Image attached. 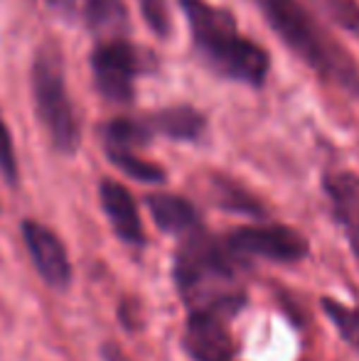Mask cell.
I'll return each mask as SVG.
<instances>
[{
    "label": "cell",
    "instance_id": "1",
    "mask_svg": "<svg viewBox=\"0 0 359 361\" xmlns=\"http://www.w3.org/2000/svg\"><path fill=\"white\" fill-rule=\"evenodd\" d=\"M197 54L214 74L246 86H261L269 76L271 59L264 47L236 30L226 10L207 0H180Z\"/></svg>",
    "mask_w": 359,
    "mask_h": 361
},
{
    "label": "cell",
    "instance_id": "2",
    "mask_svg": "<svg viewBox=\"0 0 359 361\" xmlns=\"http://www.w3.org/2000/svg\"><path fill=\"white\" fill-rule=\"evenodd\" d=\"M239 261L224 241L209 236L205 228L182 238L173 276L187 310L244 307L246 295L239 288Z\"/></svg>",
    "mask_w": 359,
    "mask_h": 361
},
{
    "label": "cell",
    "instance_id": "3",
    "mask_svg": "<svg viewBox=\"0 0 359 361\" xmlns=\"http://www.w3.org/2000/svg\"><path fill=\"white\" fill-rule=\"evenodd\" d=\"M276 35L327 81L359 96V69L355 59L332 35L303 8L300 0H254Z\"/></svg>",
    "mask_w": 359,
    "mask_h": 361
},
{
    "label": "cell",
    "instance_id": "4",
    "mask_svg": "<svg viewBox=\"0 0 359 361\" xmlns=\"http://www.w3.org/2000/svg\"><path fill=\"white\" fill-rule=\"evenodd\" d=\"M30 81H32L37 121L47 133L49 143L62 155L77 152L82 143V123L67 89L62 52L54 42H44L35 52Z\"/></svg>",
    "mask_w": 359,
    "mask_h": 361
},
{
    "label": "cell",
    "instance_id": "5",
    "mask_svg": "<svg viewBox=\"0 0 359 361\" xmlns=\"http://www.w3.org/2000/svg\"><path fill=\"white\" fill-rule=\"evenodd\" d=\"M226 248L236 258H266L276 263H296L308 256L305 236L296 228L278 226V224H266V226H239L226 233Z\"/></svg>",
    "mask_w": 359,
    "mask_h": 361
},
{
    "label": "cell",
    "instance_id": "6",
    "mask_svg": "<svg viewBox=\"0 0 359 361\" xmlns=\"http://www.w3.org/2000/svg\"><path fill=\"white\" fill-rule=\"evenodd\" d=\"M91 72L94 84L104 99L111 104H130L138 76V52L123 39L101 42L91 52Z\"/></svg>",
    "mask_w": 359,
    "mask_h": 361
},
{
    "label": "cell",
    "instance_id": "7",
    "mask_svg": "<svg viewBox=\"0 0 359 361\" xmlns=\"http://www.w3.org/2000/svg\"><path fill=\"white\" fill-rule=\"evenodd\" d=\"M236 312V307H207L190 312L182 347L192 361H231L234 339L229 324Z\"/></svg>",
    "mask_w": 359,
    "mask_h": 361
},
{
    "label": "cell",
    "instance_id": "8",
    "mask_svg": "<svg viewBox=\"0 0 359 361\" xmlns=\"http://www.w3.org/2000/svg\"><path fill=\"white\" fill-rule=\"evenodd\" d=\"M23 238L30 258H32V266L37 268V273L49 288L67 290L72 286V261H69V253L64 248L62 238L52 228L35 221V219H25Z\"/></svg>",
    "mask_w": 359,
    "mask_h": 361
},
{
    "label": "cell",
    "instance_id": "9",
    "mask_svg": "<svg viewBox=\"0 0 359 361\" xmlns=\"http://www.w3.org/2000/svg\"><path fill=\"white\" fill-rule=\"evenodd\" d=\"M99 200H101V209H104V214L109 219L116 236L123 243H128V246H143L145 231H143V221H140L133 195H130L121 182L101 180Z\"/></svg>",
    "mask_w": 359,
    "mask_h": 361
},
{
    "label": "cell",
    "instance_id": "10",
    "mask_svg": "<svg viewBox=\"0 0 359 361\" xmlns=\"http://www.w3.org/2000/svg\"><path fill=\"white\" fill-rule=\"evenodd\" d=\"M148 212L153 216V221L158 224L163 231L175 233V236H192V233L202 231V216L195 209L192 202H187L185 197L178 195H150L145 200Z\"/></svg>",
    "mask_w": 359,
    "mask_h": 361
},
{
    "label": "cell",
    "instance_id": "11",
    "mask_svg": "<svg viewBox=\"0 0 359 361\" xmlns=\"http://www.w3.org/2000/svg\"><path fill=\"white\" fill-rule=\"evenodd\" d=\"M49 8L64 20L72 23H87L91 27L114 25L123 18L121 0H47Z\"/></svg>",
    "mask_w": 359,
    "mask_h": 361
},
{
    "label": "cell",
    "instance_id": "12",
    "mask_svg": "<svg viewBox=\"0 0 359 361\" xmlns=\"http://www.w3.org/2000/svg\"><path fill=\"white\" fill-rule=\"evenodd\" d=\"M148 128L150 133L165 135L173 140H197L205 133L207 118L190 106H175V109H165L150 116Z\"/></svg>",
    "mask_w": 359,
    "mask_h": 361
},
{
    "label": "cell",
    "instance_id": "13",
    "mask_svg": "<svg viewBox=\"0 0 359 361\" xmlns=\"http://www.w3.org/2000/svg\"><path fill=\"white\" fill-rule=\"evenodd\" d=\"M325 190L335 207V214L352 238H359V177L350 172H340V175H330L325 180Z\"/></svg>",
    "mask_w": 359,
    "mask_h": 361
},
{
    "label": "cell",
    "instance_id": "14",
    "mask_svg": "<svg viewBox=\"0 0 359 361\" xmlns=\"http://www.w3.org/2000/svg\"><path fill=\"white\" fill-rule=\"evenodd\" d=\"M109 160L118 167L121 172H126L128 177L145 185H160L165 182V170L155 162L143 160L140 155H135V150H106Z\"/></svg>",
    "mask_w": 359,
    "mask_h": 361
},
{
    "label": "cell",
    "instance_id": "15",
    "mask_svg": "<svg viewBox=\"0 0 359 361\" xmlns=\"http://www.w3.org/2000/svg\"><path fill=\"white\" fill-rule=\"evenodd\" d=\"M214 197L217 204H221L224 209L236 212V214H251V216H264V207L259 204L256 197H251L246 190H241L239 185L229 180H214Z\"/></svg>",
    "mask_w": 359,
    "mask_h": 361
},
{
    "label": "cell",
    "instance_id": "16",
    "mask_svg": "<svg viewBox=\"0 0 359 361\" xmlns=\"http://www.w3.org/2000/svg\"><path fill=\"white\" fill-rule=\"evenodd\" d=\"M322 310L330 317V322L335 324V329L340 332V337L350 344L352 349L359 352V310L347 307V305L337 302L332 298L322 300Z\"/></svg>",
    "mask_w": 359,
    "mask_h": 361
},
{
    "label": "cell",
    "instance_id": "17",
    "mask_svg": "<svg viewBox=\"0 0 359 361\" xmlns=\"http://www.w3.org/2000/svg\"><path fill=\"white\" fill-rule=\"evenodd\" d=\"M317 10L327 15L332 23H337L340 27H345L347 32H352L359 37V5L357 0H312Z\"/></svg>",
    "mask_w": 359,
    "mask_h": 361
},
{
    "label": "cell",
    "instance_id": "18",
    "mask_svg": "<svg viewBox=\"0 0 359 361\" xmlns=\"http://www.w3.org/2000/svg\"><path fill=\"white\" fill-rule=\"evenodd\" d=\"M138 8H140V15H143L145 25H148L158 37H168L170 35L168 0H138Z\"/></svg>",
    "mask_w": 359,
    "mask_h": 361
},
{
    "label": "cell",
    "instance_id": "19",
    "mask_svg": "<svg viewBox=\"0 0 359 361\" xmlns=\"http://www.w3.org/2000/svg\"><path fill=\"white\" fill-rule=\"evenodd\" d=\"M0 172H3V177L10 185L18 182V157H15L13 138H10V130L5 126L3 114H0Z\"/></svg>",
    "mask_w": 359,
    "mask_h": 361
},
{
    "label": "cell",
    "instance_id": "20",
    "mask_svg": "<svg viewBox=\"0 0 359 361\" xmlns=\"http://www.w3.org/2000/svg\"><path fill=\"white\" fill-rule=\"evenodd\" d=\"M101 359H104V361H133L116 342H104V344H101Z\"/></svg>",
    "mask_w": 359,
    "mask_h": 361
}]
</instances>
